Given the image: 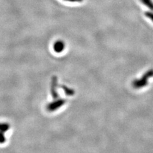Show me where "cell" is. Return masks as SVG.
Instances as JSON below:
<instances>
[{
    "instance_id": "1",
    "label": "cell",
    "mask_w": 153,
    "mask_h": 153,
    "mask_svg": "<svg viewBox=\"0 0 153 153\" xmlns=\"http://www.w3.org/2000/svg\"><path fill=\"white\" fill-rule=\"evenodd\" d=\"M64 48H65V44L63 41H60V40L57 41L54 45V49L55 52H58V53L63 51Z\"/></svg>"
},
{
    "instance_id": "2",
    "label": "cell",
    "mask_w": 153,
    "mask_h": 153,
    "mask_svg": "<svg viewBox=\"0 0 153 153\" xmlns=\"http://www.w3.org/2000/svg\"><path fill=\"white\" fill-rule=\"evenodd\" d=\"M140 1L151 10L153 11V1L152 0H140Z\"/></svg>"
},
{
    "instance_id": "3",
    "label": "cell",
    "mask_w": 153,
    "mask_h": 153,
    "mask_svg": "<svg viewBox=\"0 0 153 153\" xmlns=\"http://www.w3.org/2000/svg\"><path fill=\"white\" fill-rule=\"evenodd\" d=\"M145 15L153 22V12H146Z\"/></svg>"
},
{
    "instance_id": "4",
    "label": "cell",
    "mask_w": 153,
    "mask_h": 153,
    "mask_svg": "<svg viewBox=\"0 0 153 153\" xmlns=\"http://www.w3.org/2000/svg\"><path fill=\"white\" fill-rule=\"evenodd\" d=\"M66 1H72V2H80L82 1V0H66Z\"/></svg>"
}]
</instances>
